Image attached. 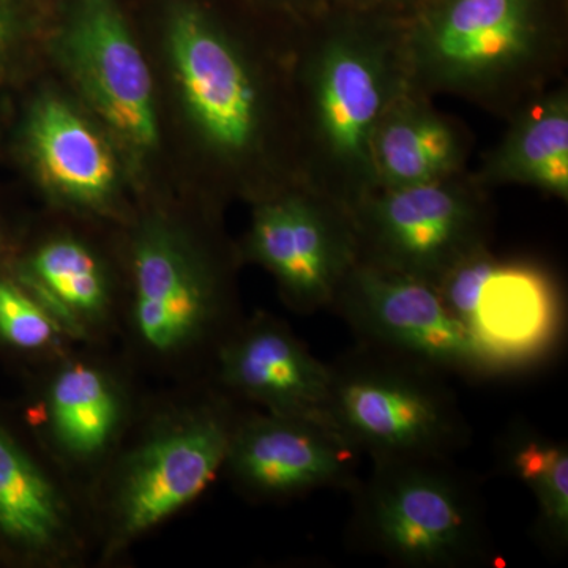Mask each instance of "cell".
Segmentation results:
<instances>
[{
    "mask_svg": "<svg viewBox=\"0 0 568 568\" xmlns=\"http://www.w3.org/2000/svg\"><path fill=\"white\" fill-rule=\"evenodd\" d=\"M291 82L302 181L351 213L377 190L373 136L407 89L405 20L331 0L305 17Z\"/></svg>",
    "mask_w": 568,
    "mask_h": 568,
    "instance_id": "cell-1",
    "label": "cell"
},
{
    "mask_svg": "<svg viewBox=\"0 0 568 568\" xmlns=\"http://www.w3.org/2000/svg\"><path fill=\"white\" fill-rule=\"evenodd\" d=\"M564 0H424L405 20L407 89L507 121L562 81Z\"/></svg>",
    "mask_w": 568,
    "mask_h": 568,
    "instance_id": "cell-2",
    "label": "cell"
},
{
    "mask_svg": "<svg viewBox=\"0 0 568 568\" xmlns=\"http://www.w3.org/2000/svg\"><path fill=\"white\" fill-rule=\"evenodd\" d=\"M488 193L469 170L377 189L349 213L358 261L435 284L459 260L488 245Z\"/></svg>",
    "mask_w": 568,
    "mask_h": 568,
    "instance_id": "cell-3",
    "label": "cell"
},
{
    "mask_svg": "<svg viewBox=\"0 0 568 568\" xmlns=\"http://www.w3.org/2000/svg\"><path fill=\"white\" fill-rule=\"evenodd\" d=\"M394 357L332 368V425L376 462L446 457L463 436L454 399L426 375L429 368Z\"/></svg>",
    "mask_w": 568,
    "mask_h": 568,
    "instance_id": "cell-4",
    "label": "cell"
},
{
    "mask_svg": "<svg viewBox=\"0 0 568 568\" xmlns=\"http://www.w3.org/2000/svg\"><path fill=\"white\" fill-rule=\"evenodd\" d=\"M440 459L376 462L361 504L372 547L410 567H455L480 551L473 496Z\"/></svg>",
    "mask_w": 568,
    "mask_h": 568,
    "instance_id": "cell-5",
    "label": "cell"
},
{
    "mask_svg": "<svg viewBox=\"0 0 568 568\" xmlns=\"http://www.w3.org/2000/svg\"><path fill=\"white\" fill-rule=\"evenodd\" d=\"M168 40L186 110L205 144L227 163L261 155L271 102L248 52L193 6L174 11Z\"/></svg>",
    "mask_w": 568,
    "mask_h": 568,
    "instance_id": "cell-6",
    "label": "cell"
},
{
    "mask_svg": "<svg viewBox=\"0 0 568 568\" xmlns=\"http://www.w3.org/2000/svg\"><path fill=\"white\" fill-rule=\"evenodd\" d=\"M435 286L503 373L538 361L559 335L558 284L530 261L506 260L484 245L448 268Z\"/></svg>",
    "mask_w": 568,
    "mask_h": 568,
    "instance_id": "cell-7",
    "label": "cell"
},
{
    "mask_svg": "<svg viewBox=\"0 0 568 568\" xmlns=\"http://www.w3.org/2000/svg\"><path fill=\"white\" fill-rule=\"evenodd\" d=\"M335 304L364 338L396 357L433 372L503 373L426 280L357 261Z\"/></svg>",
    "mask_w": 568,
    "mask_h": 568,
    "instance_id": "cell-8",
    "label": "cell"
},
{
    "mask_svg": "<svg viewBox=\"0 0 568 568\" xmlns=\"http://www.w3.org/2000/svg\"><path fill=\"white\" fill-rule=\"evenodd\" d=\"M246 248L306 312L334 305L358 261L349 213L306 185L260 201Z\"/></svg>",
    "mask_w": 568,
    "mask_h": 568,
    "instance_id": "cell-9",
    "label": "cell"
},
{
    "mask_svg": "<svg viewBox=\"0 0 568 568\" xmlns=\"http://www.w3.org/2000/svg\"><path fill=\"white\" fill-rule=\"evenodd\" d=\"M234 429L201 410L149 437L123 466L114 497V540L126 544L192 504L226 463Z\"/></svg>",
    "mask_w": 568,
    "mask_h": 568,
    "instance_id": "cell-10",
    "label": "cell"
},
{
    "mask_svg": "<svg viewBox=\"0 0 568 568\" xmlns=\"http://www.w3.org/2000/svg\"><path fill=\"white\" fill-rule=\"evenodd\" d=\"M63 54L89 102L140 151L159 142L148 62L115 0H80L63 37Z\"/></svg>",
    "mask_w": 568,
    "mask_h": 568,
    "instance_id": "cell-11",
    "label": "cell"
},
{
    "mask_svg": "<svg viewBox=\"0 0 568 568\" xmlns=\"http://www.w3.org/2000/svg\"><path fill=\"white\" fill-rule=\"evenodd\" d=\"M353 452L332 426L268 414L234 429L226 463L252 491L291 496L346 485L353 477Z\"/></svg>",
    "mask_w": 568,
    "mask_h": 568,
    "instance_id": "cell-12",
    "label": "cell"
},
{
    "mask_svg": "<svg viewBox=\"0 0 568 568\" xmlns=\"http://www.w3.org/2000/svg\"><path fill=\"white\" fill-rule=\"evenodd\" d=\"M133 323L141 342L156 354L192 346L211 324L215 291L194 254L170 231L153 226L133 254Z\"/></svg>",
    "mask_w": 568,
    "mask_h": 568,
    "instance_id": "cell-13",
    "label": "cell"
},
{
    "mask_svg": "<svg viewBox=\"0 0 568 568\" xmlns=\"http://www.w3.org/2000/svg\"><path fill=\"white\" fill-rule=\"evenodd\" d=\"M223 383L276 416L332 426V368L282 324L260 321L231 339L220 354Z\"/></svg>",
    "mask_w": 568,
    "mask_h": 568,
    "instance_id": "cell-14",
    "label": "cell"
},
{
    "mask_svg": "<svg viewBox=\"0 0 568 568\" xmlns=\"http://www.w3.org/2000/svg\"><path fill=\"white\" fill-rule=\"evenodd\" d=\"M474 138L433 99L406 89L387 108L373 136L377 189L435 182L467 170Z\"/></svg>",
    "mask_w": 568,
    "mask_h": 568,
    "instance_id": "cell-15",
    "label": "cell"
},
{
    "mask_svg": "<svg viewBox=\"0 0 568 568\" xmlns=\"http://www.w3.org/2000/svg\"><path fill=\"white\" fill-rule=\"evenodd\" d=\"M507 132L484 156L474 179L491 192L499 186L536 189L568 201V85L549 88L506 121Z\"/></svg>",
    "mask_w": 568,
    "mask_h": 568,
    "instance_id": "cell-16",
    "label": "cell"
},
{
    "mask_svg": "<svg viewBox=\"0 0 568 568\" xmlns=\"http://www.w3.org/2000/svg\"><path fill=\"white\" fill-rule=\"evenodd\" d=\"M29 144L41 174L63 196L78 203H103L114 192V156L100 134L59 99L37 104Z\"/></svg>",
    "mask_w": 568,
    "mask_h": 568,
    "instance_id": "cell-17",
    "label": "cell"
},
{
    "mask_svg": "<svg viewBox=\"0 0 568 568\" xmlns=\"http://www.w3.org/2000/svg\"><path fill=\"white\" fill-rule=\"evenodd\" d=\"M58 489L0 428V536L36 555L62 547L69 532Z\"/></svg>",
    "mask_w": 568,
    "mask_h": 568,
    "instance_id": "cell-18",
    "label": "cell"
},
{
    "mask_svg": "<svg viewBox=\"0 0 568 568\" xmlns=\"http://www.w3.org/2000/svg\"><path fill=\"white\" fill-rule=\"evenodd\" d=\"M24 282L63 332L82 335L102 320L110 304L102 265L88 246L73 239H55L33 254Z\"/></svg>",
    "mask_w": 568,
    "mask_h": 568,
    "instance_id": "cell-19",
    "label": "cell"
},
{
    "mask_svg": "<svg viewBox=\"0 0 568 568\" xmlns=\"http://www.w3.org/2000/svg\"><path fill=\"white\" fill-rule=\"evenodd\" d=\"M122 398L110 376L93 366H65L48 392V416L59 446L77 459L100 457L122 422Z\"/></svg>",
    "mask_w": 568,
    "mask_h": 568,
    "instance_id": "cell-20",
    "label": "cell"
},
{
    "mask_svg": "<svg viewBox=\"0 0 568 568\" xmlns=\"http://www.w3.org/2000/svg\"><path fill=\"white\" fill-rule=\"evenodd\" d=\"M511 473L532 491L538 528L558 548L568 540V450L547 437H519L508 450Z\"/></svg>",
    "mask_w": 568,
    "mask_h": 568,
    "instance_id": "cell-21",
    "label": "cell"
},
{
    "mask_svg": "<svg viewBox=\"0 0 568 568\" xmlns=\"http://www.w3.org/2000/svg\"><path fill=\"white\" fill-rule=\"evenodd\" d=\"M65 334L51 313L28 290L0 280V338L24 351H40Z\"/></svg>",
    "mask_w": 568,
    "mask_h": 568,
    "instance_id": "cell-22",
    "label": "cell"
},
{
    "mask_svg": "<svg viewBox=\"0 0 568 568\" xmlns=\"http://www.w3.org/2000/svg\"><path fill=\"white\" fill-rule=\"evenodd\" d=\"M353 9L384 14V17L407 20L422 0H338Z\"/></svg>",
    "mask_w": 568,
    "mask_h": 568,
    "instance_id": "cell-23",
    "label": "cell"
},
{
    "mask_svg": "<svg viewBox=\"0 0 568 568\" xmlns=\"http://www.w3.org/2000/svg\"><path fill=\"white\" fill-rule=\"evenodd\" d=\"M7 37H9V22H7L6 13H3V9L0 7V52L6 47Z\"/></svg>",
    "mask_w": 568,
    "mask_h": 568,
    "instance_id": "cell-24",
    "label": "cell"
},
{
    "mask_svg": "<svg viewBox=\"0 0 568 568\" xmlns=\"http://www.w3.org/2000/svg\"><path fill=\"white\" fill-rule=\"evenodd\" d=\"M305 2L308 3L310 9L316 11L324 7L325 3L331 2V0H305Z\"/></svg>",
    "mask_w": 568,
    "mask_h": 568,
    "instance_id": "cell-25",
    "label": "cell"
},
{
    "mask_svg": "<svg viewBox=\"0 0 568 568\" xmlns=\"http://www.w3.org/2000/svg\"><path fill=\"white\" fill-rule=\"evenodd\" d=\"M422 2H424V0H422Z\"/></svg>",
    "mask_w": 568,
    "mask_h": 568,
    "instance_id": "cell-26",
    "label": "cell"
}]
</instances>
